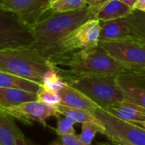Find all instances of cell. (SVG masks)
I'll list each match as a JSON object with an SVG mask.
<instances>
[{
	"instance_id": "f546056e",
	"label": "cell",
	"mask_w": 145,
	"mask_h": 145,
	"mask_svg": "<svg viewBox=\"0 0 145 145\" xmlns=\"http://www.w3.org/2000/svg\"><path fill=\"white\" fill-rule=\"evenodd\" d=\"M121 1H122L123 3L127 4L130 8H132L134 10V7H135V4H136L138 0H121Z\"/></svg>"
},
{
	"instance_id": "ffe728a7",
	"label": "cell",
	"mask_w": 145,
	"mask_h": 145,
	"mask_svg": "<svg viewBox=\"0 0 145 145\" xmlns=\"http://www.w3.org/2000/svg\"><path fill=\"white\" fill-rule=\"evenodd\" d=\"M125 20L131 27L133 34L145 42V12L133 10Z\"/></svg>"
},
{
	"instance_id": "cb8c5ba5",
	"label": "cell",
	"mask_w": 145,
	"mask_h": 145,
	"mask_svg": "<svg viewBox=\"0 0 145 145\" xmlns=\"http://www.w3.org/2000/svg\"><path fill=\"white\" fill-rule=\"evenodd\" d=\"M57 127L53 128V130L57 133V135H74L76 134V130L74 125L77 123L74 119L69 116H59L57 118Z\"/></svg>"
},
{
	"instance_id": "277c9868",
	"label": "cell",
	"mask_w": 145,
	"mask_h": 145,
	"mask_svg": "<svg viewBox=\"0 0 145 145\" xmlns=\"http://www.w3.org/2000/svg\"><path fill=\"white\" fill-rule=\"evenodd\" d=\"M54 65L31 46L0 50V71L42 85L45 73Z\"/></svg>"
},
{
	"instance_id": "d6986e66",
	"label": "cell",
	"mask_w": 145,
	"mask_h": 145,
	"mask_svg": "<svg viewBox=\"0 0 145 145\" xmlns=\"http://www.w3.org/2000/svg\"><path fill=\"white\" fill-rule=\"evenodd\" d=\"M58 112L60 116H69L74 119L77 123H95L99 124L100 121L95 117V116L87 110L67 107L62 105H59L56 106Z\"/></svg>"
},
{
	"instance_id": "e0dca14e",
	"label": "cell",
	"mask_w": 145,
	"mask_h": 145,
	"mask_svg": "<svg viewBox=\"0 0 145 145\" xmlns=\"http://www.w3.org/2000/svg\"><path fill=\"white\" fill-rule=\"evenodd\" d=\"M25 135L17 127L14 118L0 112V145H16V139Z\"/></svg>"
},
{
	"instance_id": "4dcf8cb0",
	"label": "cell",
	"mask_w": 145,
	"mask_h": 145,
	"mask_svg": "<svg viewBox=\"0 0 145 145\" xmlns=\"http://www.w3.org/2000/svg\"><path fill=\"white\" fill-rule=\"evenodd\" d=\"M0 112H3V113H7V114H8V111H7V110H6V109H4V108H3L2 106H0Z\"/></svg>"
},
{
	"instance_id": "3957f363",
	"label": "cell",
	"mask_w": 145,
	"mask_h": 145,
	"mask_svg": "<svg viewBox=\"0 0 145 145\" xmlns=\"http://www.w3.org/2000/svg\"><path fill=\"white\" fill-rule=\"evenodd\" d=\"M56 69L68 85L81 91L103 110L127 100L117 83L116 76L81 75L59 66Z\"/></svg>"
},
{
	"instance_id": "4fadbf2b",
	"label": "cell",
	"mask_w": 145,
	"mask_h": 145,
	"mask_svg": "<svg viewBox=\"0 0 145 145\" xmlns=\"http://www.w3.org/2000/svg\"><path fill=\"white\" fill-rule=\"evenodd\" d=\"M59 95L61 98L60 105L67 107L84 110L93 114L99 108L88 96L68 84L59 92Z\"/></svg>"
},
{
	"instance_id": "52a82bcc",
	"label": "cell",
	"mask_w": 145,
	"mask_h": 145,
	"mask_svg": "<svg viewBox=\"0 0 145 145\" xmlns=\"http://www.w3.org/2000/svg\"><path fill=\"white\" fill-rule=\"evenodd\" d=\"M110 55L137 72H145V42L132 36L127 38L99 42Z\"/></svg>"
},
{
	"instance_id": "1f68e13d",
	"label": "cell",
	"mask_w": 145,
	"mask_h": 145,
	"mask_svg": "<svg viewBox=\"0 0 145 145\" xmlns=\"http://www.w3.org/2000/svg\"><path fill=\"white\" fill-rule=\"evenodd\" d=\"M96 145H116V144H105V143H98Z\"/></svg>"
},
{
	"instance_id": "484cf974",
	"label": "cell",
	"mask_w": 145,
	"mask_h": 145,
	"mask_svg": "<svg viewBox=\"0 0 145 145\" xmlns=\"http://www.w3.org/2000/svg\"><path fill=\"white\" fill-rule=\"evenodd\" d=\"M47 145H88L83 144L77 137L74 135H57V138Z\"/></svg>"
},
{
	"instance_id": "6da1fadb",
	"label": "cell",
	"mask_w": 145,
	"mask_h": 145,
	"mask_svg": "<svg viewBox=\"0 0 145 145\" xmlns=\"http://www.w3.org/2000/svg\"><path fill=\"white\" fill-rule=\"evenodd\" d=\"M96 18L87 6L84 8L51 13L31 27L35 42L32 45L46 57L71 31L86 21ZM48 58V57H47Z\"/></svg>"
},
{
	"instance_id": "d6a6232c",
	"label": "cell",
	"mask_w": 145,
	"mask_h": 145,
	"mask_svg": "<svg viewBox=\"0 0 145 145\" xmlns=\"http://www.w3.org/2000/svg\"><path fill=\"white\" fill-rule=\"evenodd\" d=\"M1 1H2V0H0V2H1Z\"/></svg>"
},
{
	"instance_id": "9a60e30c",
	"label": "cell",
	"mask_w": 145,
	"mask_h": 145,
	"mask_svg": "<svg viewBox=\"0 0 145 145\" xmlns=\"http://www.w3.org/2000/svg\"><path fill=\"white\" fill-rule=\"evenodd\" d=\"M133 9L121 0H107L96 14V19L100 21L124 19Z\"/></svg>"
},
{
	"instance_id": "8fae6325",
	"label": "cell",
	"mask_w": 145,
	"mask_h": 145,
	"mask_svg": "<svg viewBox=\"0 0 145 145\" xmlns=\"http://www.w3.org/2000/svg\"><path fill=\"white\" fill-rule=\"evenodd\" d=\"M116 80L127 100L145 109V72L121 74Z\"/></svg>"
},
{
	"instance_id": "603a6c76",
	"label": "cell",
	"mask_w": 145,
	"mask_h": 145,
	"mask_svg": "<svg viewBox=\"0 0 145 145\" xmlns=\"http://www.w3.org/2000/svg\"><path fill=\"white\" fill-rule=\"evenodd\" d=\"M98 133L103 135L105 134V128L101 123H83L82 126V132L79 135H77V137L83 144L92 145V143Z\"/></svg>"
},
{
	"instance_id": "f1b7e54d",
	"label": "cell",
	"mask_w": 145,
	"mask_h": 145,
	"mask_svg": "<svg viewBox=\"0 0 145 145\" xmlns=\"http://www.w3.org/2000/svg\"><path fill=\"white\" fill-rule=\"evenodd\" d=\"M134 10L145 12V0H138L135 4Z\"/></svg>"
},
{
	"instance_id": "d4e9b609",
	"label": "cell",
	"mask_w": 145,
	"mask_h": 145,
	"mask_svg": "<svg viewBox=\"0 0 145 145\" xmlns=\"http://www.w3.org/2000/svg\"><path fill=\"white\" fill-rule=\"evenodd\" d=\"M37 100L42 101L51 106H57L60 105L61 102L59 93L49 90L42 86H41L38 92L37 93Z\"/></svg>"
},
{
	"instance_id": "5bb4252c",
	"label": "cell",
	"mask_w": 145,
	"mask_h": 145,
	"mask_svg": "<svg viewBox=\"0 0 145 145\" xmlns=\"http://www.w3.org/2000/svg\"><path fill=\"white\" fill-rule=\"evenodd\" d=\"M99 42H109L124 39L134 36L132 29L124 19L100 21Z\"/></svg>"
},
{
	"instance_id": "8992f818",
	"label": "cell",
	"mask_w": 145,
	"mask_h": 145,
	"mask_svg": "<svg viewBox=\"0 0 145 145\" xmlns=\"http://www.w3.org/2000/svg\"><path fill=\"white\" fill-rule=\"evenodd\" d=\"M100 29V20L98 19L86 21L68 34L48 54V59L52 63L54 59L60 56L99 45Z\"/></svg>"
},
{
	"instance_id": "ac0fdd59",
	"label": "cell",
	"mask_w": 145,
	"mask_h": 145,
	"mask_svg": "<svg viewBox=\"0 0 145 145\" xmlns=\"http://www.w3.org/2000/svg\"><path fill=\"white\" fill-rule=\"evenodd\" d=\"M42 85L0 71V88H13L37 93Z\"/></svg>"
},
{
	"instance_id": "30bf717a",
	"label": "cell",
	"mask_w": 145,
	"mask_h": 145,
	"mask_svg": "<svg viewBox=\"0 0 145 145\" xmlns=\"http://www.w3.org/2000/svg\"><path fill=\"white\" fill-rule=\"evenodd\" d=\"M8 114L14 119L20 120L25 125H31L33 122H38L43 127H48L47 120L49 117L58 118L60 115L56 106L48 105L39 100L25 102L17 106L7 109Z\"/></svg>"
},
{
	"instance_id": "5b68a950",
	"label": "cell",
	"mask_w": 145,
	"mask_h": 145,
	"mask_svg": "<svg viewBox=\"0 0 145 145\" xmlns=\"http://www.w3.org/2000/svg\"><path fill=\"white\" fill-rule=\"evenodd\" d=\"M93 115L105 128L107 138L116 145H145V128L121 120L98 108Z\"/></svg>"
},
{
	"instance_id": "44dd1931",
	"label": "cell",
	"mask_w": 145,
	"mask_h": 145,
	"mask_svg": "<svg viewBox=\"0 0 145 145\" xmlns=\"http://www.w3.org/2000/svg\"><path fill=\"white\" fill-rule=\"evenodd\" d=\"M88 6L87 0H50L51 13H65L84 8Z\"/></svg>"
},
{
	"instance_id": "4316f807",
	"label": "cell",
	"mask_w": 145,
	"mask_h": 145,
	"mask_svg": "<svg viewBox=\"0 0 145 145\" xmlns=\"http://www.w3.org/2000/svg\"><path fill=\"white\" fill-rule=\"evenodd\" d=\"M107 0H87L88 7L95 14L99 11V9L102 7V5L106 2Z\"/></svg>"
},
{
	"instance_id": "7c38bea8",
	"label": "cell",
	"mask_w": 145,
	"mask_h": 145,
	"mask_svg": "<svg viewBox=\"0 0 145 145\" xmlns=\"http://www.w3.org/2000/svg\"><path fill=\"white\" fill-rule=\"evenodd\" d=\"M105 110L121 120L145 128V109L140 105L125 100L122 103Z\"/></svg>"
},
{
	"instance_id": "7402d4cb",
	"label": "cell",
	"mask_w": 145,
	"mask_h": 145,
	"mask_svg": "<svg viewBox=\"0 0 145 145\" xmlns=\"http://www.w3.org/2000/svg\"><path fill=\"white\" fill-rule=\"evenodd\" d=\"M66 85L67 83L59 75L55 65L45 73L42 84V87L57 93H59Z\"/></svg>"
},
{
	"instance_id": "83f0119b",
	"label": "cell",
	"mask_w": 145,
	"mask_h": 145,
	"mask_svg": "<svg viewBox=\"0 0 145 145\" xmlns=\"http://www.w3.org/2000/svg\"><path fill=\"white\" fill-rule=\"evenodd\" d=\"M16 145H37L36 144L32 143L31 140L27 139L25 137L20 138L16 139Z\"/></svg>"
},
{
	"instance_id": "2e32d148",
	"label": "cell",
	"mask_w": 145,
	"mask_h": 145,
	"mask_svg": "<svg viewBox=\"0 0 145 145\" xmlns=\"http://www.w3.org/2000/svg\"><path fill=\"white\" fill-rule=\"evenodd\" d=\"M37 99V93L29 91L13 88H0V106L6 110Z\"/></svg>"
},
{
	"instance_id": "7a4b0ae2",
	"label": "cell",
	"mask_w": 145,
	"mask_h": 145,
	"mask_svg": "<svg viewBox=\"0 0 145 145\" xmlns=\"http://www.w3.org/2000/svg\"><path fill=\"white\" fill-rule=\"evenodd\" d=\"M52 64L66 66L67 70L81 75L118 76L137 72L113 58L99 45L60 56Z\"/></svg>"
},
{
	"instance_id": "ba28073f",
	"label": "cell",
	"mask_w": 145,
	"mask_h": 145,
	"mask_svg": "<svg viewBox=\"0 0 145 145\" xmlns=\"http://www.w3.org/2000/svg\"><path fill=\"white\" fill-rule=\"evenodd\" d=\"M35 39L31 28L14 13L0 9V50L31 46Z\"/></svg>"
},
{
	"instance_id": "9c48e42d",
	"label": "cell",
	"mask_w": 145,
	"mask_h": 145,
	"mask_svg": "<svg viewBox=\"0 0 145 145\" xmlns=\"http://www.w3.org/2000/svg\"><path fill=\"white\" fill-rule=\"evenodd\" d=\"M49 4L50 0H2L0 9L15 14L31 28L50 12Z\"/></svg>"
}]
</instances>
